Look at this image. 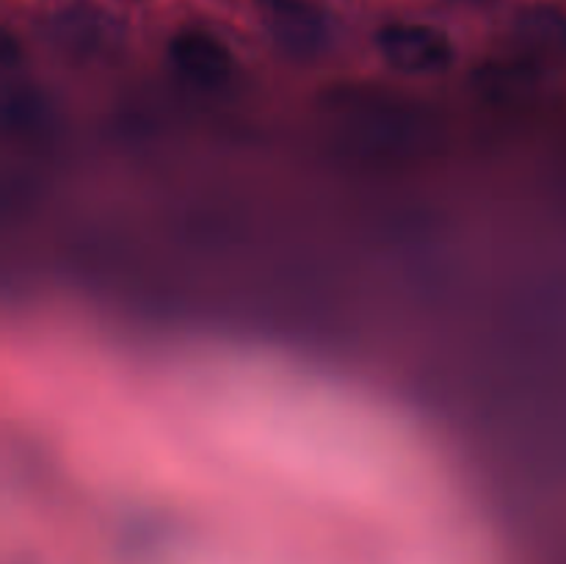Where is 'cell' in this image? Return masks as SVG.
Segmentation results:
<instances>
[{
	"label": "cell",
	"instance_id": "4",
	"mask_svg": "<svg viewBox=\"0 0 566 564\" xmlns=\"http://www.w3.org/2000/svg\"><path fill=\"white\" fill-rule=\"evenodd\" d=\"M53 39L66 53L92 55L108 48L114 39V22L94 6H70L53 17Z\"/></svg>",
	"mask_w": 566,
	"mask_h": 564
},
{
	"label": "cell",
	"instance_id": "2",
	"mask_svg": "<svg viewBox=\"0 0 566 564\" xmlns=\"http://www.w3.org/2000/svg\"><path fill=\"white\" fill-rule=\"evenodd\" d=\"M276 44L293 55L313 59L329 44V14L315 0H254Z\"/></svg>",
	"mask_w": 566,
	"mask_h": 564
},
{
	"label": "cell",
	"instance_id": "1",
	"mask_svg": "<svg viewBox=\"0 0 566 564\" xmlns=\"http://www.w3.org/2000/svg\"><path fill=\"white\" fill-rule=\"evenodd\" d=\"M376 50L403 75H437L453 61L448 33L429 22H390L376 33Z\"/></svg>",
	"mask_w": 566,
	"mask_h": 564
},
{
	"label": "cell",
	"instance_id": "3",
	"mask_svg": "<svg viewBox=\"0 0 566 564\" xmlns=\"http://www.w3.org/2000/svg\"><path fill=\"white\" fill-rule=\"evenodd\" d=\"M169 61L182 81L199 88H216L232 75V50L208 28H186L169 42Z\"/></svg>",
	"mask_w": 566,
	"mask_h": 564
},
{
	"label": "cell",
	"instance_id": "5",
	"mask_svg": "<svg viewBox=\"0 0 566 564\" xmlns=\"http://www.w3.org/2000/svg\"><path fill=\"white\" fill-rule=\"evenodd\" d=\"M453 3H464V6H484V3H492V0H453Z\"/></svg>",
	"mask_w": 566,
	"mask_h": 564
}]
</instances>
